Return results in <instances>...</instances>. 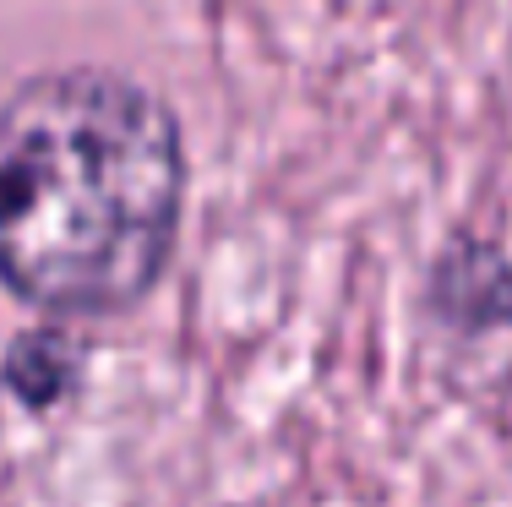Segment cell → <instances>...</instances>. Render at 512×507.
Segmentation results:
<instances>
[{"mask_svg":"<svg viewBox=\"0 0 512 507\" xmlns=\"http://www.w3.org/2000/svg\"><path fill=\"white\" fill-rule=\"evenodd\" d=\"M191 159L164 93L50 66L0 99V289L44 317L137 311L175 262Z\"/></svg>","mask_w":512,"mask_h":507,"instance_id":"cell-1","label":"cell"},{"mask_svg":"<svg viewBox=\"0 0 512 507\" xmlns=\"http://www.w3.org/2000/svg\"><path fill=\"white\" fill-rule=\"evenodd\" d=\"M0 388L28 415H50L82 388V344L60 322L22 328L6 344V355H0Z\"/></svg>","mask_w":512,"mask_h":507,"instance_id":"cell-3","label":"cell"},{"mask_svg":"<svg viewBox=\"0 0 512 507\" xmlns=\"http://www.w3.org/2000/svg\"><path fill=\"white\" fill-rule=\"evenodd\" d=\"M425 306L453 333L512 328V262L480 235H453L425 273Z\"/></svg>","mask_w":512,"mask_h":507,"instance_id":"cell-2","label":"cell"}]
</instances>
